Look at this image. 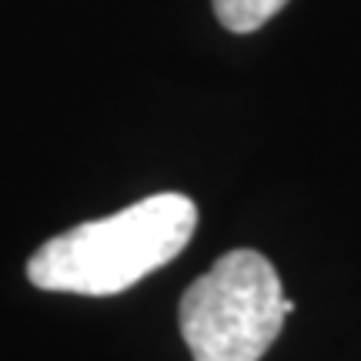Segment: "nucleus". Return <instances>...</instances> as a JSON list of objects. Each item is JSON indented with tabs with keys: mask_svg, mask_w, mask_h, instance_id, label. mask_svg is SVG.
I'll return each mask as SVG.
<instances>
[{
	"mask_svg": "<svg viewBox=\"0 0 361 361\" xmlns=\"http://www.w3.org/2000/svg\"><path fill=\"white\" fill-rule=\"evenodd\" d=\"M197 204L188 194H151L97 221H84L37 247L27 278L40 291L107 298L164 268L188 247Z\"/></svg>",
	"mask_w": 361,
	"mask_h": 361,
	"instance_id": "f257e3e1",
	"label": "nucleus"
},
{
	"mask_svg": "<svg viewBox=\"0 0 361 361\" xmlns=\"http://www.w3.org/2000/svg\"><path fill=\"white\" fill-rule=\"evenodd\" d=\"M291 311L274 264L234 247L184 291L178 324L194 361H261Z\"/></svg>",
	"mask_w": 361,
	"mask_h": 361,
	"instance_id": "f03ea898",
	"label": "nucleus"
},
{
	"mask_svg": "<svg viewBox=\"0 0 361 361\" xmlns=\"http://www.w3.org/2000/svg\"><path fill=\"white\" fill-rule=\"evenodd\" d=\"M284 4L288 0H214V13L231 34H255L278 11H284Z\"/></svg>",
	"mask_w": 361,
	"mask_h": 361,
	"instance_id": "7ed1b4c3",
	"label": "nucleus"
}]
</instances>
